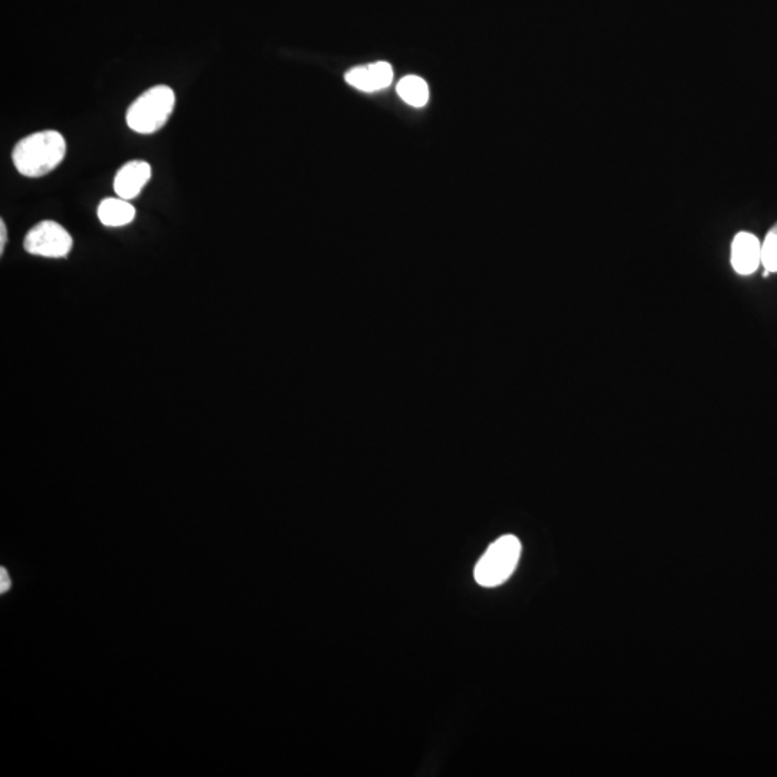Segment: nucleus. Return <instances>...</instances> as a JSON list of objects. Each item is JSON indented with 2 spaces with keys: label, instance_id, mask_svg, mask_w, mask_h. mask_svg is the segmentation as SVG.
Returning <instances> with one entry per match:
<instances>
[{
  "label": "nucleus",
  "instance_id": "f8f14e48",
  "mask_svg": "<svg viewBox=\"0 0 777 777\" xmlns=\"http://www.w3.org/2000/svg\"><path fill=\"white\" fill-rule=\"evenodd\" d=\"M8 242V231H6L5 221H0V254L5 251V245Z\"/></svg>",
  "mask_w": 777,
  "mask_h": 777
},
{
  "label": "nucleus",
  "instance_id": "f257e3e1",
  "mask_svg": "<svg viewBox=\"0 0 777 777\" xmlns=\"http://www.w3.org/2000/svg\"><path fill=\"white\" fill-rule=\"evenodd\" d=\"M67 143L55 130L36 131L16 143L12 152L13 165L26 177H42L57 169L65 159Z\"/></svg>",
  "mask_w": 777,
  "mask_h": 777
},
{
  "label": "nucleus",
  "instance_id": "f03ea898",
  "mask_svg": "<svg viewBox=\"0 0 777 777\" xmlns=\"http://www.w3.org/2000/svg\"><path fill=\"white\" fill-rule=\"evenodd\" d=\"M175 103V91L167 85L149 88L127 110V126L139 134L156 133L169 121Z\"/></svg>",
  "mask_w": 777,
  "mask_h": 777
},
{
  "label": "nucleus",
  "instance_id": "6e6552de",
  "mask_svg": "<svg viewBox=\"0 0 777 777\" xmlns=\"http://www.w3.org/2000/svg\"><path fill=\"white\" fill-rule=\"evenodd\" d=\"M98 219L110 228L131 224L136 218V209L129 201L121 198H107L98 206Z\"/></svg>",
  "mask_w": 777,
  "mask_h": 777
},
{
  "label": "nucleus",
  "instance_id": "20e7f679",
  "mask_svg": "<svg viewBox=\"0 0 777 777\" xmlns=\"http://www.w3.org/2000/svg\"><path fill=\"white\" fill-rule=\"evenodd\" d=\"M24 247L36 257L65 258L72 249V236L57 222H39L26 234Z\"/></svg>",
  "mask_w": 777,
  "mask_h": 777
},
{
  "label": "nucleus",
  "instance_id": "7ed1b4c3",
  "mask_svg": "<svg viewBox=\"0 0 777 777\" xmlns=\"http://www.w3.org/2000/svg\"><path fill=\"white\" fill-rule=\"evenodd\" d=\"M521 554V543L513 534L500 537L488 546L475 566V582L483 588H497L513 575Z\"/></svg>",
  "mask_w": 777,
  "mask_h": 777
},
{
  "label": "nucleus",
  "instance_id": "9d476101",
  "mask_svg": "<svg viewBox=\"0 0 777 777\" xmlns=\"http://www.w3.org/2000/svg\"><path fill=\"white\" fill-rule=\"evenodd\" d=\"M762 265L769 274L777 272V224L767 232L762 242Z\"/></svg>",
  "mask_w": 777,
  "mask_h": 777
},
{
  "label": "nucleus",
  "instance_id": "1a4fd4ad",
  "mask_svg": "<svg viewBox=\"0 0 777 777\" xmlns=\"http://www.w3.org/2000/svg\"><path fill=\"white\" fill-rule=\"evenodd\" d=\"M398 94L409 106L424 107L429 98L428 84L416 75H408L399 81Z\"/></svg>",
  "mask_w": 777,
  "mask_h": 777
},
{
  "label": "nucleus",
  "instance_id": "423d86ee",
  "mask_svg": "<svg viewBox=\"0 0 777 777\" xmlns=\"http://www.w3.org/2000/svg\"><path fill=\"white\" fill-rule=\"evenodd\" d=\"M152 177V166L144 160H133L118 170L114 177V190L118 198L136 199Z\"/></svg>",
  "mask_w": 777,
  "mask_h": 777
},
{
  "label": "nucleus",
  "instance_id": "9b49d317",
  "mask_svg": "<svg viewBox=\"0 0 777 777\" xmlns=\"http://www.w3.org/2000/svg\"><path fill=\"white\" fill-rule=\"evenodd\" d=\"M0 580H2V583H0V592L5 593L6 590L11 588V579H9L8 572H6L5 567L0 569Z\"/></svg>",
  "mask_w": 777,
  "mask_h": 777
},
{
  "label": "nucleus",
  "instance_id": "39448f33",
  "mask_svg": "<svg viewBox=\"0 0 777 777\" xmlns=\"http://www.w3.org/2000/svg\"><path fill=\"white\" fill-rule=\"evenodd\" d=\"M762 264V242L750 232H740L731 244V265L740 275H752Z\"/></svg>",
  "mask_w": 777,
  "mask_h": 777
},
{
  "label": "nucleus",
  "instance_id": "0eeeda50",
  "mask_svg": "<svg viewBox=\"0 0 777 777\" xmlns=\"http://www.w3.org/2000/svg\"><path fill=\"white\" fill-rule=\"evenodd\" d=\"M393 80L392 67L388 62H376L366 67H356L346 74V81L357 90L373 93L389 87Z\"/></svg>",
  "mask_w": 777,
  "mask_h": 777
}]
</instances>
